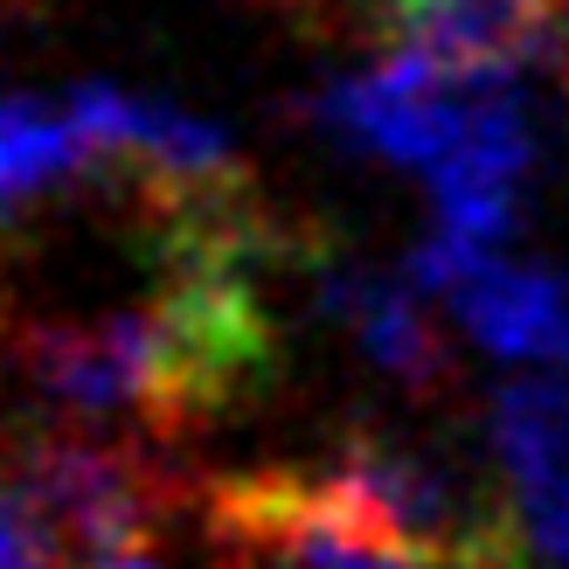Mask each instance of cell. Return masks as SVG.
<instances>
[{
  "label": "cell",
  "mask_w": 569,
  "mask_h": 569,
  "mask_svg": "<svg viewBox=\"0 0 569 569\" xmlns=\"http://www.w3.org/2000/svg\"><path fill=\"white\" fill-rule=\"evenodd\" d=\"M21 361L36 389L70 417H139L160 438L202 423L160 312H111L91 327H28Z\"/></svg>",
  "instance_id": "cell-1"
},
{
  "label": "cell",
  "mask_w": 569,
  "mask_h": 569,
  "mask_svg": "<svg viewBox=\"0 0 569 569\" xmlns=\"http://www.w3.org/2000/svg\"><path fill=\"white\" fill-rule=\"evenodd\" d=\"M209 528L264 569H417L361 507L333 487V472H264L222 479L209 493Z\"/></svg>",
  "instance_id": "cell-2"
},
{
  "label": "cell",
  "mask_w": 569,
  "mask_h": 569,
  "mask_svg": "<svg viewBox=\"0 0 569 569\" xmlns=\"http://www.w3.org/2000/svg\"><path fill=\"white\" fill-rule=\"evenodd\" d=\"M14 472L28 479V493L49 507V521L63 528V542L91 562L104 549L147 542L160 528L167 487L160 472L126 445H91L70 431H28V438H0Z\"/></svg>",
  "instance_id": "cell-3"
},
{
  "label": "cell",
  "mask_w": 569,
  "mask_h": 569,
  "mask_svg": "<svg viewBox=\"0 0 569 569\" xmlns=\"http://www.w3.org/2000/svg\"><path fill=\"white\" fill-rule=\"evenodd\" d=\"M569 28V0H382L389 49L466 83H507L549 56Z\"/></svg>",
  "instance_id": "cell-4"
},
{
  "label": "cell",
  "mask_w": 569,
  "mask_h": 569,
  "mask_svg": "<svg viewBox=\"0 0 569 569\" xmlns=\"http://www.w3.org/2000/svg\"><path fill=\"white\" fill-rule=\"evenodd\" d=\"M445 306L500 361H556L569 348V278L507 264L500 250H487V258L451 284Z\"/></svg>",
  "instance_id": "cell-5"
},
{
  "label": "cell",
  "mask_w": 569,
  "mask_h": 569,
  "mask_svg": "<svg viewBox=\"0 0 569 569\" xmlns=\"http://www.w3.org/2000/svg\"><path fill=\"white\" fill-rule=\"evenodd\" d=\"M327 306L355 327L368 361L389 368L396 382H410V389L445 382V340L431 327V312H423L403 284H382L368 271H327Z\"/></svg>",
  "instance_id": "cell-6"
},
{
  "label": "cell",
  "mask_w": 569,
  "mask_h": 569,
  "mask_svg": "<svg viewBox=\"0 0 569 569\" xmlns=\"http://www.w3.org/2000/svg\"><path fill=\"white\" fill-rule=\"evenodd\" d=\"M83 160H98L83 147V132L63 111L49 104H28V98H8L0 104V209L8 202H28V194H42L56 181H70Z\"/></svg>",
  "instance_id": "cell-7"
},
{
  "label": "cell",
  "mask_w": 569,
  "mask_h": 569,
  "mask_svg": "<svg viewBox=\"0 0 569 569\" xmlns=\"http://www.w3.org/2000/svg\"><path fill=\"white\" fill-rule=\"evenodd\" d=\"M500 479H507V515H515L528 556L549 569H569V459L521 466Z\"/></svg>",
  "instance_id": "cell-8"
},
{
  "label": "cell",
  "mask_w": 569,
  "mask_h": 569,
  "mask_svg": "<svg viewBox=\"0 0 569 569\" xmlns=\"http://www.w3.org/2000/svg\"><path fill=\"white\" fill-rule=\"evenodd\" d=\"M0 569H83V556L63 542V528L49 521V507L14 472L8 445H0Z\"/></svg>",
  "instance_id": "cell-9"
},
{
  "label": "cell",
  "mask_w": 569,
  "mask_h": 569,
  "mask_svg": "<svg viewBox=\"0 0 569 569\" xmlns=\"http://www.w3.org/2000/svg\"><path fill=\"white\" fill-rule=\"evenodd\" d=\"M83 569H167V562H153V556H147V542H126V549H104V556H91Z\"/></svg>",
  "instance_id": "cell-10"
},
{
  "label": "cell",
  "mask_w": 569,
  "mask_h": 569,
  "mask_svg": "<svg viewBox=\"0 0 569 569\" xmlns=\"http://www.w3.org/2000/svg\"><path fill=\"white\" fill-rule=\"evenodd\" d=\"M549 368H556V376H562V382H569V348H562V355H556V361H549Z\"/></svg>",
  "instance_id": "cell-11"
}]
</instances>
